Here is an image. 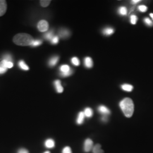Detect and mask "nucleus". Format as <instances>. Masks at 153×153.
Instances as JSON below:
<instances>
[{
	"label": "nucleus",
	"mask_w": 153,
	"mask_h": 153,
	"mask_svg": "<svg viewBox=\"0 0 153 153\" xmlns=\"http://www.w3.org/2000/svg\"><path fill=\"white\" fill-rule=\"evenodd\" d=\"M18 66L22 70H24V71H28V70H29L28 66L25 64L24 61H19L18 62Z\"/></svg>",
	"instance_id": "19"
},
{
	"label": "nucleus",
	"mask_w": 153,
	"mask_h": 153,
	"mask_svg": "<svg viewBox=\"0 0 153 153\" xmlns=\"http://www.w3.org/2000/svg\"><path fill=\"white\" fill-rule=\"evenodd\" d=\"M7 9V4L6 1L0 0V16H2L5 13Z\"/></svg>",
	"instance_id": "7"
},
{
	"label": "nucleus",
	"mask_w": 153,
	"mask_h": 153,
	"mask_svg": "<svg viewBox=\"0 0 153 153\" xmlns=\"http://www.w3.org/2000/svg\"><path fill=\"white\" fill-rule=\"evenodd\" d=\"M54 85H55V88H56V90L57 93H61L63 92L64 88L61 86V81L60 80H58V79L56 80L54 82Z\"/></svg>",
	"instance_id": "10"
},
{
	"label": "nucleus",
	"mask_w": 153,
	"mask_h": 153,
	"mask_svg": "<svg viewBox=\"0 0 153 153\" xmlns=\"http://www.w3.org/2000/svg\"><path fill=\"white\" fill-rule=\"evenodd\" d=\"M150 16H151V18L153 19V13H151L150 14Z\"/></svg>",
	"instance_id": "35"
},
{
	"label": "nucleus",
	"mask_w": 153,
	"mask_h": 153,
	"mask_svg": "<svg viewBox=\"0 0 153 153\" xmlns=\"http://www.w3.org/2000/svg\"><path fill=\"white\" fill-rule=\"evenodd\" d=\"M62 153H72L71 148H70L69 146H66L63 149Z\"/></svg>",
	"instance_id": "31"
},
{
	"label": "nucleus",
	"mask_w": 153,
	"mask_h": 153,
	"mask_svg": "<svg viewBox=\"0 0 153 153\" xmlns=\"http://www.w3.org/2000/svg\"><path fill=\"white\" fill-rule=\"evenodd\" d=\"M40 5L43 7H47L49 5L51 2V1L49 0H44V1H40Z\"/></svg>",
	"instance_id": "26"
},
{
	"label": "nucleus",
	"mask_w": 153,
	"mask_h": 153,
	"mask_svg": "<svg viewBox=\"0 0 153 153\" xmlns=\"http://www.w3.org/2000/svg\"><path fill=\"white\" fill-rule=\"evenodd\" d=\"M44 153H50V152H49V151H47V152H44Z\"/></svg>",
	"instance_id": "36"
},
{
	"label": "nucleus",
	"mask_w": 153,
	"mask_h": 153,
	"mask_svg": "<svg viewBox=\"0 0 153 153\" xmlns=\"http://www.w3.org/2000/svg\"><path fill=\"white\" fill-rule=\"evenodd\" d=\"M120 107L126 117H131L134 112V103L129 98H126L120 102Z\"/></svg>",
	"instance_id": "1"
},
{
	"label": "nucleus",
	"mask_w": 153,
	"mask_h": 153,
	"mask_svg": "<svg viewBox=\"0 0 153 153\" xmlns=\"http://www.w3.org/2000/svg\"><path fill=\"white\" fill-rule=\"evenodd\" d=\"M48 23L46 21L42 20L38 24V28L40 32H45L48 30Z\"/></svg>",
	"instance_id": "4"
},
{
	"label": "nucleus",
	"mask_w": 153,
	"mask_h": 153,
	"mask_svg": "<svg viewBox=\"0 0 153 153\" xmlns=\"http://www.w3.org/2000/svg\"><path fill=\"white\" fill-rule=\"evenodd\" d=\"M7 69L5 67L2 61H1L0 62V74L5 73L6 71H7Z\"/></svg>",
	"instance_id": "25"
},
{
	"label": "nucleus",
	"mask_w": 153,
	"mask_h": 153,
	"mask_svg": "<svg viewBox=\"0 0 153 153\" xmlns=\"http://www.w3.org/2000/svg\"><path fill=\"white\" fill-rule=\"evenodd\" d=\"M114 31H115V30H114V28L108 27L105 28L104 30H103L102 33L104 34V35L108 36V35H111L113 34Z\"/></svg>",
	"instance_id": "16"
},
{
	"label": "nucleus",
	"mask_w": 153,
	"mask_h": 153,
	"mask_svg": "<svg viewBox=\"0 0 153 153\" xmlns=\"http://www.w3.org/2000/svg\"><path fill=\"white\" fill-rule=\"evenodd\" d=\"M121 88L123 90H124L126 91H128V92H131L133 90V86L131 85H129V84L122 85Z\"/></svg>",
	"instance_id": "18"
},
{
	"label": "nucleus",
	"mask_w": 153,
	"mask_h": 153,
	"mask_svg": "<svg viewBox=\"0 0 153 153\" xmlns=\"http://www.w3.org/2000/svg\"><path fill=\"white\" fill-rule=\"evenodd\" d=\"M18 153H29V152H28L27 150H26V149L22 148V149H21L18 150Z\"/></svg>",
	"instance_id": "32"
},
{
	"label": "nucleus",
	"mask_w": 153,
	"mask_h": 153,
	"mask_svg": "<svg viewBox=\"0 0 153 153\" xmlns=\"http://www.w3.org/2000/svg\"><path fill=\"white\" fill-rule=\"evenodd\" d=\"M94 147L93 141L90 138L86 139L84 142V151L86 153L90 152L91 150H93Z\"/></svg>",
	"instance_id": "5"
},
{
	"label": "nucleus",
	"mask_w": 153,
	"mask_h": 153,
	"mask_svg": "<svg viewBox=\"0 0 153 153\" xmlns=\"http://www.w3.org/2000/svg\"><path fill=\"white\" fill-rule=\"evenodd\" d=\"M60 76L63 77L71 76L73 73V70L68 65H62L60 68Z\"/></svg>",
	"instance_id": "3"
},
{
	"label": "nucleus",
	"mask_w": 153,
	"mask_h": 153,
	"mask_svg": "<svg viewBox=\"0 0 153 153\" xmlns=\"http://www.w3.org/2000/svg\"><path fill=\"white\" fill-rule=\"evenodd\" d=\"M83 113H84V114H85V117H87L88 118H90V117H91L93 116V109H91V108L87 107V108H86L85 109V110H84Z\"/></svg>",
	"instance_id": "17"
},
{
	"label": "nucleus",
	"mask_w": 153,
	"mask_h": 153,
	"mask_svg": "<svg viewBox=\"0 0 153 153\" xmlns=\"http://www.w3.org/2000/svg\"><path fill=\"white\" fill-rule=\"evenodd\" d=\"M50 42L52 44H57L59 42V38L58 36H55Z\"/></svg>",
	"instance_id": "27"
},
{
	"label": "nucleus",
	"mask_w": 153,
	"mask_h": 153,
	"mask_svg": "<svg viewBox=\"0 0 153 153\" xmlns=\"http://www.w3.org/2000/svg\"><path fill=\"white\" fill-rule=\"evenodd\" d=\"M59 60V56H53L52 57H51L49 59V61H48V65L51 66V67H53L57 64Z\"/></svg>",
	"instance_id": "9"
},
{
	"label": "nucleus",
	"mask_w": 153,
	"mask_h": 153,
	"mask_svg": "<svg viewBox=\"0 0 153 153\" xmlns=\"http://www.w3.org/2000/svg\"><path fill=\"white\" fill-rule=\"evenodd\" d=\"M2 61L5 66V67L7 69L11 68L13 66V63L12 62H9V61H7L5 60H2Z\"/></svg>",
	"instance_id": "22"
},
{
	"label": "nucleus",
	"mask_w": 153,
	"mask_h": 153,
	"mask_svg": "<svg viewBox=\"0 0 153 153\" xmlns=\"http://www.w3.org/2000/svg\"><path fill=\"white\" fill-rule=\"evenodd\" d=\"M144 22L145 23L146 25H147L149 26H152L153 25V22L149 18H145L144 19Z\"/></svg>",
	"instance_id": "29"
},
{
	"label": "nucleus",
	"mask_w": 153,
	"mask_h": 153,
	"mask_svg": "<svg viewBox=\"0 0 153 153\" xmlns=\"http://www.w3.org/2000/svg\"><path fill=\"white\" fill-rule=\"evenodd\" d=\"M42 44V40H40V39H36V40H34L33 43L31 44V47H38L39 45H40Z\"/></svg>",
	"instance_id": "21"
},
{
	"label": "nucleus",
	"mask_w": 153,
	"mask_h": 153,
	"mask_svg": "<svg viewBox=\"0 0 153 153\" xmlns=\"http://www.w3.org/2000/svg\"><path fill=\"white\" fill-rule=\"evenodd\" d=\"M101 145L99 143L96 144L95 146H94L93 148V153H104V150L102 149Z\"/></svg>",
	"instance_id": "14"
},
{
	"label": "nucleus",
	"mask_w": 153,
	"mask_h": 153,
	"mask_svg": "<svg viewBox=\"0 0 153 153\" xmlns=\"http://www.w3.org/2000/svg\"><path fill=\"white\" fill-rule=\"evenodd\" d=\"M98 111L101 113L102 114H103L105 116H107V115H109L111 112L107 107L104 106V105H100L98 107Z\"/></svg>",
	"instance_id": "8"
},
{
	"label": "nucleus",
	"mask_w": 153,
	"mask_h": 153,
	"mask_svg": "<svg viewBox=\"0 0 153 153\" xmlns=\"http://www.w3.org/2000/svg\"><path fill=\"white\" fill-rule=\"evenodd\" d=\"M139 11H141V12H145L148 9V7L145 5H140L138 6V7Z\"/></svg>",
	"instance_id": "30"
},
{
	"label": "nucleus",
	"mask_w": 153,
	"mask_h": 153,
	"mask_svg": "<svg viewBox=\"0 0 153 153\" xmlns=\"http://www.w3.org/2000/svg\"><path fill=\"white\" fill-rule=\"evenodd\" d=\"M118 13L121 16H126L127 14V9L126 7L121 6L119 8Z\"/></svg>",
	"instance_id": "20"
},
{
	"label": "nucleus",
	"mask_w": 153,
	"mask_h": 153,
	"mask_svg": "<svg viewBox=\"0 0 153 153\" xmlns=\"http://www.w3.org/2000/svg\"><path fill=\"white\" fill-rule=\"evenodd\" d=\"M71 63L75 66H78L80 64V61L76 57H74L71 59Z\"/></svg>",
	"instance_id": "24"
},
{
	"label": "nucleus",
	"mask_w": 153,
	"mask_h": 153,
	"mask_svg": "<svg viewBox=\"0 0 153 153\" xmlns=\"http://www.w3.org/2000/svg\"><path fill=\"white\" fill-rule=\"evenodd\" d=\"M54 36H55V35H54L53 30L49 31L48 32L45 33L44 35V39L49 41H51Z\"/></svg>",
	"instance_id": "15"
},
{
	"label": "nucleus",
	"mask_w": 153,
	"mask_h": 153,
	"mask_svg": "<svg viewBox=\"0 0 153 153\" xmlns=\"http://www.w3.org/2000/svg\"><path fill=\"white\" fill-rule=\"evenodd\" d=\"M102 120L103 121H107V116L103 115V116L102 117Z\"/></svg>",
	"instance_id": "33"
},
{
	"label": "nucleus",
	"mask_w": 153,
	"mask_h": 153,
	"mask_svg": "<svg viewBox=\"0 0 153 153\" xmlns=\"http://www.w3.org/2000/svg\"><path fill=\"white\" fill-rule=\"evenodd\" d=\"M140 1V0H133V1H131V2L133 4H136L138 2H139Z\"/></svg>",
	"instance_id": "34"
},
{
	"label": "nucleus",
	"mask_w": 153,
	"mask_h": 153,
	"mask_svg": "<svg viewBox=\"0 0 153 153\" xmlns=\"http://www.w3.org/2000/svg\"><path fill=\"white\" fill-rule=\"evenodd\" d=\"M137 21V17L135 15L131 16V23L132 25H136Z\"/></svg>",
	"instance_id": "28"
},
{
	"label": "nucleus",
	"mask_w": 153,
	"mask_h": 153,
	"mask_svg": "<svg viewBox=\"0 0 153 153\" xmlns=\"http://www.w3.org/2000/svg\"><path fill=\"white\" fill-rule=\"evenodd\" d=\"M84 65L88 68H91L93 66V60L90 57H86L84 59Z\"/></svg>",
	"instance_id": "11"
},
{
	"label": "nucleus",
	"mask_w": 153,
	"mask_h": 153,
	"mask_svg": "<svg viewBox=\"0 0 153 153\" xmlns=\"http://www.w3.org/2000/svg\"><path fill=\"white\" fill-rule=\"evenodd\" d=\"M34 39L27 33H18L13 38V42L15 44L21 46L31 45Z\"/></svg>",
	"instance_id": "2"
},
{
	"label": "nucleus",
	"mask_w": 153,
	"mask_h": 153,
	"mask_svg": "<svg viewBox=\"0 0 153 153\" xmlns=\"http://www.w3.org/2000/svg\"><path fill=\"white\" fill-rule=\"evenodd\" d=\"M59 36L62 39H67L71 35V32L66 28H61L58 32Z\"/></svg>",
	"instance_id": "6"
},
{
	"label": "nucleus",
	"mask_w": 153,
	"mask_h": 153,
	"mask_svg": "<svg viewBox=\"0 0 153 153\" xmlns=\"http://www.w3.org/2000/svg\"><path fill=\"white\" fill-rule=\"evenodd\" d=\"M3 60L7 61H9V62H11L13 61V58L11 55L7 53V54H5L2 57Z\"/></svg>",
	"instance_id": "23"
},
{
	"label": "nucleus",
	"mask_w": 153,
	"mask_h": 153,
	"mask_svg": "<svg viewBox=\"0 0 153 153\" xmlns=\"http://www.w3.org/2000/svg\"><path fill=\"white\" fill-rule=\"evenodd\" d=\"M85 117V116L83 112H80L78 114L77 119H76V123L79 125H81L83 124V123L84 121Z\"/></svg>",
	"instance_id": "13"
},
{
	"label": "nucleus",
	"mask_w": 153,
	"mask_h": 153,
	"mask_svg": "<svg viewBox=\"0 0 153 153\" xmlns=\"http://www.w3.org/2000/svg\"><path fill=\"white\" fill-rule=\"evenodd\" d=\"M45 147L49 149L54 148L55 146V141L52 139H48L45 142Z\"/></svg>",
	"instance_id": "12"
}]
</instances>
